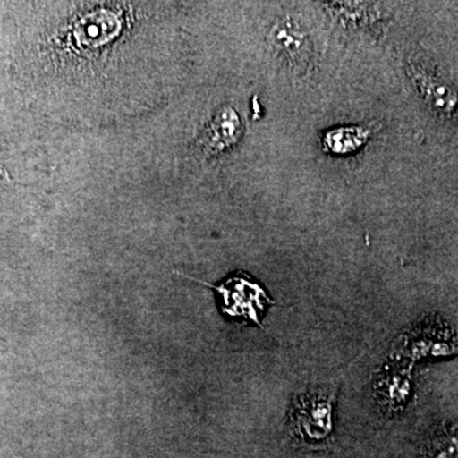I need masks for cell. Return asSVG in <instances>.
<instances>
[{"label": "cell", "instance_id": "5b68a950", "mask_svg": "<svg viewBox=\"0 0 458 458\" xmlns=\"http://www.w3.org/2000/svg\"><path fill=\"white\" fill-rule=\"evenodd\" d=\"M243 134V123L233 107L221 108L205 126L199 146L208 157L222 155L237 146Z\"/></svg>", "mask_w": 458, "mask_h": 458}, {"label": "cell", "instance_id": "277c9868", "mask_svg": "<svg viewBox=\"0 0 458 458\" xmlns=\"http://www.w3.org/2000/svg\"><path fill=\"white\" fill-rule=\"evenodd\" d=\"M406 72L419 95L423 98L428 106L433 108L434 113L445 117L454 116L457 108V95L450 84L417 63L409 62Z\"/></svg>", "mask_w": 458, "mask_h": 458}, {"label": "cell", "instance_id": "6da1fadb", "mask_svg": "<svg viewBox=\"0 0 458 458\" xmlns=\"http://www.w3.org/2000/svg\"><path fill=\"white\" fill-rule=\"evenodd\" d=\"M198 282L216 291L223 315L228 318H243L246 321L254 322L260 327H262L261 316L274 304L264 288L242 271L228 276L219 285L207 284L201 280Z\"/></svg>", "mask_w": 458, "mask_h": 458}, {"label": "cell", "instance_id": "8992f818", "mask_svg": "<svg viewBox=\"0 0 458 458\" xmlns=\"http://www.w3.org/2000/svg\"><path fill=\"white\" fill-rule=\"evenodd\" d=\"M369 126H342L325 132L322 147L330 155L344 156L361 149L372 137Z\"/></svg>", "mask_w": 458, "mask_h": 458}, {"label": "cell", "instance_id": "52a82bcc", "mask_svg": "<svg viewBox=\"0 0 458 458\" xmlns=\"http://www.w3.org/2000/svg\"><path fill=\"white\" fill-rule=\"evenodd\" d=\"M7 172H5L4 168H3L2 165H0V182H3V181H4V179H7Z\"/></svg>", "mask_w": 458, "mask_h": 458}, {"label": "cell", "instance_id": "7a4b0ae2", "mask_svg": "<svg viewBox=\"0 0 458 458\" xmlns=\"http://www.w3.org/2000/svg\"><path fill=\"white\" fill-rule=\"evenodd\" d=\"M271 50L294 71L307 72L312 65V42L302 27L294 21L279 20L267 36Z\"/></svg>", "mask_w": 458, "mask_h": 458}, {"label": "cell", "instance_id": "3957f363", "mask_svg": "<svg viewBox=\"0 0 458 458\" xmlns=\"http://www.w3.org/2000/svg\"><path fill=\"white\" fill-rule=\"evenodd\" d=\"M333 397L313 394L301 396L294 403L292 423L310 439H322L333 430Z\"/></svg>", "mask_w": 458, "mask_h": 458}]
</instances>
